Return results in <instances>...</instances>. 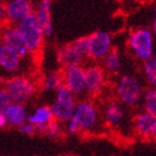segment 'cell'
I'll return each instance as SVG.
<instances>
[{
    "mask_svg": "<svg viewBox=\"0 0 156 156\" xmlns=\"http://www.w3.org/2000/svg\"><path fill=\"white\" fill-rule=\"evenodd\" d=\"M67 129L69 130V133L76 134L79 132V127H78V125L74 122V120L70 119L67 122Z\"/></svg>",
    "mask_w": 156,
    "mask_h": 156,
    "instance_id": "27",
    "label": "cell"
},
{
    "mask_svg": "<svg viewBox=\"0 0 156 156\" xmlns=\"http://www.w3.org/2000/svg\"><path fill=\"white\" fill-rule=\"evenodd\" d=\"M151 30H152V33L154 35H156V3L155 6H154V16H153V21H152V28H151Z\"/></svg>",
    "mask_w": 156,
    "mask_h": 156,
    "instance_id": "28",
    "label": "cell"
},
{
    "mask_svg": "<svg viewBox=\"0 0 156 156\" xmlns=\"http://www.w3.org/2000/svg\"><path fill=\"white\" fill-rule=\"evenodd\" d=\"M7 125V120H6V117L2 113H0V127H5Z\"/></svg>",
    "mask_w": 156,
    "mask_h": 156,
    "instance_id": "29",
    "label": "cell"
},
{
    "mask_svg": "<svg viewBox=\"0 0 156 156\" xmlns=\"http://www.w3.org/2000/svg\"><path fill=\"white\" fill-rule=\"evenodd\" d=\"M87 94L97 96L103 91L106 84V72L98 64H89L84 67Z\"/></svg>",
    "mask_w": 156,
    "mask_h": 156,
    "instance_id": "11",
    "label": "cell"
},
{
    "mask_svg": "<svg viewBox=\"0 0 156 156\" xmlns=\"http://www.w3.org/2000/svg\"><path fill=\"white\" fill-rule=\"evenodd\" d=\"M41 88L46 91H57L62 87V72L47 73L41 79Z\"/></svg>",
    "mask_w": 156,
    "mask_h": 156,
    "instance_id": "19",
    "label": "cell"
},
{
    "mask_svg": "<svg viewBox=\"0 0 156 156\" xmlns=\"http://www.w3.org/2000/svg\"><path fill=\"white\" fill-rule=\"evenodd\" d=\"M155 119L156 117L152 116L146 112H142L140 114H137L134 118V125L138 134L145 137L152 136Z\"/></svg>",
    "mask_w": 156,
    "mask_h": 156,
    "instance_id": "16",
    "label": "cell"
},
{
    "mask_svg": "<svg viewBox=\"0 0 156 156\" xmlns=\"http://www.w3.org/2000/svg\"><path fill=\"white\" fill-rule=\"evenodd\" d=\"M57 58L62 69L73 66H83L88 58L86 37H80L69 44L60 46L57 50Z\"/></svg>",
    "mask_w": 156,
    "mask_h": 156,
    "instance_id": "5",
    "label": "cell"
},
{
    "mask_svg": "<svg viewBox=\"0 0 156 156\" xmlns=\"http://www.w3.org/2000/svg\"><path fill=\"white\" fill-rule=\"evenodd\" d=\"M23 57L19 55V52L0 42V67L7 73H17L23 66Z\"/></svg>",
    "mask_w": 156,
    "mask_h": 156,
    "instance_id": "14",
    "label": "cell"
},
{
    "mask_svg": "<svg viewBox=\"0 0 156 156\" xmlns=\"http://www.w3.org/2000/svg\"><path fill=\"white\" fill-rule=\"evenodd\" d=\"M87 57L91 60H103L113 49V38L106 31H95L86 37Z\"/></svg>",
    "mask_w": 156,
    "mask_h": 156,
    "instance_id": "7",
    "label": "cell"
},
{
    "mask_svg": "<svg viewBox=\"0 0 156 156\" xmlns=\"http://www.w3.org/2000/svg\"><path fill=\"white\" fill-rule=\"evenodd\" d=\"M101 67L105 72L109 74H115L122 67V58L117 49H112L101 60Z\"/></svg>",
    "mask_w": 156,
    "mask_h": 156,
    "instance_id": "18",
    "label": "cell"
},
{
    "mask_svg": "<svg viewBox=\"0 0 156 156\" xmlns=\"http://www.w3.org/2000/svg\"><path fill=\"white\" fill-rule=\"evenodd\" d=\"M143 105L146 113L156 117V88H150L145 90L143 96Z\"/></svg>",
    "mask_w": 156,
    "mask_h": 156,
    "instance_id": "22",
    "label": "cell"
},
{
    "mask_svg": "<svg viewBox=\"0 0 156 156\" xmlns=\"http://www.w3.org/2000/svg\"><path fill=\"white\" fill-rule=\"evenodd\" d=\"M143 74L152 88H156V51L150 60L143 62Z\"/></svg>",
    "mask_w": 156,
    "mask_h": 156,
    "instance_id": "21",
    "label": "cell"
},
{
    "mask_svg": "<svg viewBox=\"0 0 156 156\" xmlns=\"http://www.w3.org/2000/svg\"><path fill=\"white\" fill-rule=\"evenodd\" d=\"M62 86L68 89L76 98L87 95L85 70L83 66H73L62 69Z\"/></svg>",
    "mask_w": 156,
    "mask_h": 156,
    "instance_id": "8",
    "label": "cell"
},
{
    "mask_svg": "<svg viewBox=\"0 0 156 156\" xmlns=\"http://www.w3.org/2000/svg\"><path fill=\"white\" fill-rule=\"evenodd\" d=\"M2 89L6 91L12 103L23 104L30 101L37 94L38 85L30 77L16 75L5 79Z\"/></svg>",
    "mask_w": 156,
    "mask_h": 156,
    "instance_id": "1",
    "label": "cell"
},
{
    "mask_svg": "<svg viewBox=\"0 0 156 156\" xmlns=\"http://www.w3.org/2000/svg\"><path fill=\"white\" fill-rule=\"evenodd\" d=\"M54 119L51 113V108L49 106H39L36 108V111L34 114H31L28 117V123L33 125H38V124H48Z\"/></svg>",
    "mask_w": 156,
    "mask_h": 156,
    "instance_id": "20",
    "label": "cell"
},
{
    "mask_svg": "<svg viewBox=\"0 0 156 156\" xmlns=\"http://www.w3.org/2000/svg\"><path fill=\"white\" fill-rule=\"evenodd\" d=\"M6 25V13H5V2L0 0V28Z\"/></svg>",
    "mask_w": 156,
    "mask_h": 156,
    "instance_id": "26",
    "label": "cell"
},
{
    "mask_svg": "<svg viewBox=\"0 0 156 156\" xmlns=\"http://www.w3.org/2000/svg\"><path fill=\"white\" fill-rule=\"evenodd\" d=\"M115 89L119 101L126 106H136L143 99L145 93L144 86L140 79L136 76L128 74L119 76Z\"/></svg>",
    "mask_w": 156,
    "mask_h": 156,
    "instance_id": "4",
    "label": "cell"
},
{
    "mask_svg": "<svg viewBox=\"0 0 156 156\" xmlns=\"http://www.w3.org/2000/svg\"><path fill=\"white\" fill-rule=\"evenodd\" d=\"M76 104V97L62 86L56 91L55 101L50 107L52 117L57 122H68L72 119Z\"/></svg>",
    "mask_w": 156,
    "mask_h": 156,
    "instance_id": "6",
    "label": "cell"
},
{
    "mask_svg": "<svg viewBox=\"0 0 156 156\" xmlns=\"http://www.w3.org/2000/svg\"><path fill=\"white\" fill-rule=\"evenodd\" d=\"M105 117H106L107 123H109L113 126L122 123L125 117V109L122 103L116 101L107 103L106 108H105Z\"/></svg>",
    "mask_w": 156,
    "mask_h": 156,
    "instance_id": "17",
    "label": "cell"
},
{
    "mask_svg": "<svg viewBox=\"0 0 156 156\" xmlns=\"http://www.w3.org/2000/svg\"><path fill=\"white\" fill-rule=\"evenodd\" d=\"M51 7V0H39L38 3L34 8V15L36 17L37 23L41 28L45 38H49L54 35Z\"/></svg>",
    "mask_w": 156,
    "mask_h": 156,
    "instance_id": "12",
    "label": "cell"
},
{
    "mask_svg": "<svg viewBox=\"0 0 156 156\" xmlns=\"http://www.w3.org/2000/svg\"><path fill=\"white\" fill-rule=\"evenodd\" d=\"M34 3L31 0H9L5 3L6 23L17 26L25 18L34 13Z\"/></svg>",
    "mask_w": 156,
    "mask_h": 156,
    "instance_id": "10",
    "label": "cell"
},
{
    "mask_svg": "<svg viewBox=\"0 0 156 156\" xmlns=\"http://www.w3.org/2000/svg\"><path fill=\"white\" fill-rule=\"evenodd\" d=\"M12 101L10 99V97L8 96L6 91L3 90L2 88H0V113H5L6 109L10 106Z\"/></svg>",
    "mask_w": 156,
    "mask_h": 156,
    "instance_id": "24",
    "label": "cell"
},
{
    "mask_svg": "<svg viewBox=\"0 0 156 156\" xmlns=\"http://www.w3.org/2000/svg\"><path fill=\"white\" fill-rule=\"evenodd\" d=\"M152 136H154V138L156 140V119H155V124H154V128H153V133H152Z\"/></svg>",
    "mask_w": 156,
    "mask_h": 156,
    "instance_id": "30",
    "label": "cell"
},
{
    "mask_svg": "<svg viewBox=\"0 0 156 156\" xmlns=\"http://www.w3.org/2000/svg\"><path fill=\"white\" fill-rule=\"evenodd\" d=\"M16 27L29 55L38 54L44 47L46 38L42 34L39 23H37L35 15L31 13L30 16L25 18L21 23H18Z\"/></svg>",
    "mask_w": 156,
    "mask_h": 156,
    "instance_id": "3",
    "label": "cell"
},
{
    "mask_svg": "<svg viewBox=\"0 0 156 156\" xmlns=\"http://www.w3.org/2000/svg\"><path fill=\"white\" fill-rule=\"evenodd\" d=\"M127 46L135 57L140 62L150 60L155 54V37L148 28H137L130 31L127 38Z\"/></svg>",
    "mask_w": 156,
    "mask_h": 156,
    "instance_id": "2",
    "label": "cell"
},
{
    "mask_svg": "<svg viewBox=\"0 0 156 156\" xmlns=\"http://www.w3.org/2000/svg\"><path fill=\"white\" fill-rule=\"evenodd\" d=\"M3 115L6 117L7 124L15 127H20L28 119L26 107L23 104H17V103H11Z\"/></svg>",
    "mask_w": 156,
    "mask_h": 156,
    "instance_id": "15",
    "label": "cell"
},
{
    "mask_svg": "<svg viewBox=\"0 0 156 156\" xmlns=\"http://www.w3.org/2000/svg\"><path fill=\"white\" fill-rule=\"evenodd\" d=\"M72 119L79 127V130L93 129L98 120V111L94 103L88 99H81L76 104Z\"/></svg>",
    "mask_w": 156,
    "mask_h": 156,
    "instance_id": "9",
    "label": "cell"
},
{
    "mask_svg": "<svg viewBox=\"0 0 156 156\" xmlns=\"http://www.w3.org/2000/svg\"><path fill=\"white\" fill-rule=\"evenodd\" d=\"M59 133H60V127L58 125V122L57 120H51L50 123L47 124V127H46V130L44 134L49 137H56L58 136Z\"/></svg>",
    "mask_w": 156,
    "mask_h": 156,
    "instance_id": "23",
    "label": "cell"
},
{
    "mask_svg": "<svg viewBox=\"0 0 156 156\" xmlns=\"http://www.w3.org/2000/svg\"><path fill=\"white\" fill-rule=\"evenodd\" d=\"M0 42H2L7 46H10L11 48L19 52V55L23 58H27L28 56H30L29 52L27 51L25 45H23L16 26L6 23L0 28Z\"/></svg>",
    "mask_w": 156,
    "mask_h": 156,
    "instance_id": "13",
    "label": "cell"
},
{
    "mask_svg": "<svg viewBox=\"0 0 156 156\" xmlns=\"http://www.w3.org/2000/svg\"><path fill=\"white\" fill-rule=\"evenodd\" d=\"M19 130L23 134H27V135H33L34 133H36V129H35V126L30 123H25L23 125L19 127Z\"/></svg>",
    "mask_w": 156,
    "mask_h": 156,
    "instance_id": "25",
    "label": "cell"
}]
</instances>
